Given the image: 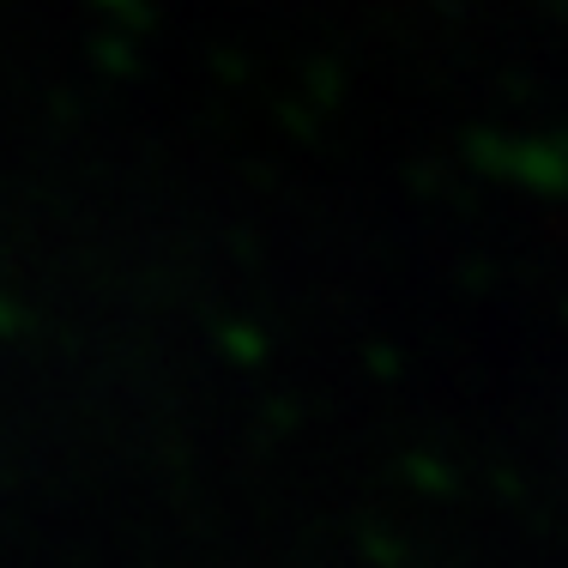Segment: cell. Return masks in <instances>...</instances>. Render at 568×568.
<instances>
[]
</instances>
